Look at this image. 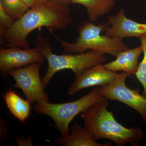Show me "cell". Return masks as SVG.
I'll return each mask as SVG.
<instances>
[{
    "instance_id": "6da1fadb",
    "label": "cell",
    "mask_w": 146,
    "mask_h": 146,
    "mask_svg": "<svg viewBox=\"0 0 146 146\" xmlns=\"http://www.w3.org/2000/svg\"><path fill=\"white\" fill-rule=\"evenodd\" d=\"M73 22L69 9L48 1L29 9L13 26L6 30L1 37V44H6L3 48H30L27 38L32 31L46 27L50 32H53L66 28Z\"/></svg>"
},
{
    "instance_id": "7a4b0ae2",
    "label": "cell",
    "mask_w": 146,
    "mask_h": 146,
    "mask_svg": "<svg viewBox=\"0 0 146 146\" xmlns=\"http://www.w3.org/2000/svg\"><path fill=\"white\" fill-rule=\"evenodd\" d=\"M108 100L105 98L80 113L85 130L96 141L106 139L118 146H138L144 138L143 130L138 127H126L118 122L113 112L108 110Z\"/></svg>"
},
{
    "instance_id": "3957f363",
    "label": "cell",
    "mask_w": 146,
    "mask_h": 146,
    "mask_svg": "<svg viewBox=\"0 0 146 146\" xmlns=\"http://www.w3.org/2000/svg\"><path fill=\"white\" fill-rule=\"evenodd\" d=\"M31 43L42 53L48 62V69L42 78L45 88L58 71L70 70L76 77L86 70L102 65L107 60L104 54L93 50L81 53L54 54L52 51L48 38L43 36L41 30H39L36 39Z\"/></svg>"
},
{
    "instance_id": "277c9868",
    "label": "cell",
    "mask_w": 146,
    "mask_h": 146,
    "mask_svg": "<svg viewBox=\"0 0 146 146\" xmlns=\"http://www.w3.org/2000/svg\"><path fill=\"white\" fill-rule=\"evenodd\" d=\"M109 26L107 22L96 25L91 21H83L78 27L79 36L74 43L66 42L54 34L53 32L50 33L67 54L81 53L93 50L116 57L118 53L128 48L123 39L102 34Z\"/></svg>"
},
{
    "instance_id": "5b68a950",
    "label": "cell",
    "mask_w": 146,
    "mask_h": 146,
    "mask_svg": "<svg viewBox=\"0 0 146 146\" xmlns=\"http://www.w3.org/2000/svg\"><path fill=\"white\" fill-rule=\"evenodd\" d=\"M105 98L100 91L99 86H95L89 93L74 101L60 104L36 102L32 109L36 114L50 117L54 121L56 129L62 137H65L70 133V124L77 115Z\"/></svg>"
},
{
    "instance_id": "8992f818",
    "label": "cell",
    "mask_w": 146,
    "mask_h": 146,
    "mask_svg": "<svg viewBox=\"0 0 146 146\" xmlns=\"http://www.w3.org/2000/svg\"><path fill=\"white\" fill-rule=\"evenodd\" d=\"M41 65L39 63H33L9 72L8 74L15 80L14 87L22 90L30 104L39 102H49L48 95L45 91L40 78Z\"/></svg>"
},
{
    "instance_id": "52a82bcc",
    "label": "cell",
    "mask_w": 146,
    "mask_h": 146,
    "mask_svg": "<svg viewBox=\"0 0 146 146\" xmlns=\"http://www.w3.org/2000/svg\"><path fill=\"white\" fill-rule=\"evenodd\" d=\"M129 76L124 72L118 74L111 83L99 86L100 91L106 99L121 102L136 110L146 123V97L140 94L139 89L127 87L126 80Z\"/></svg>"
},
{
    "instance_id": "ba28073f",
    "label": "cell",
    "mask_w": 146,
    "mask_h": 146,
    "mask_svg": "<svg viewBox=\"0 0 146 146\" xmlns=\"http://www.w3.org/2000/svg\"><path fill=\"white\" fill-rule=\"evenodd\" d=\"M46 58L37 48L21 49L20 47L1 48L0 49V71L4 78L9 72L33 63L43 65Z\"/></svg>"
},
{
    "instance_id": "9c48e42d",
    "label": "cell",
    "mask_w": 146,
    "mask_h": 146,
    "mask_svg": "<svg viewBox=\"0 0 146 146\" xmlns=\"http://www.w3.org/2000/svg\"><path fill=\"white\" fill-rule=\"evenodd\" d=\"M109 27L105 35L123 39L127 37L140 38L146 34V23H140L129 19L122 7L115 15L107 16Z\"/></svg>"
},
{
    "instance_id": "30bf717a",
    "label": "cell",
    "mask_w": 146,
    "mask_h": 146,
    "mask_svg": "<svg viewBox=\"0 0 146 146\" xmlns=\"http://www.w3.org/2000/svg\"><path fill=\"white\" fill-rule=\"evenodd\" d=\"M118 74L108 70L103 64L94 66L76 77L69 88L68 95L74 96L88 87L108 85L115 80Z\"/></svg>"
},
{
    "instance_id": "8fae6325",
    "label": "cell",
    "mask_w": 146,
    "mask_h": 146,
    "mask_svg": "<svg viewBox=\"0 0 146 146\" xmlns=\"http://www.w3.org/2000/svg\"><path fill=\"white\" fill-rule=\"evenodd\" d=\"M142 53L143 49L141 46L133 48H128L118 53L115 60L104 65L113 72L122 71L129 75L135 76L139 64V57Z\"/></svg>"
},
{
    "instance_id": "7c38bea8",
    "label": "cell",
    "mask_w": 146,
    "mask_h": 146,
    "mask_svg": "<svg viewBox=\"0 0 146 146\" xmlns=\"http://www.w3.org/2000/svg\"><path fill=\"white\" fill-rule=\"evenodd\" d=\"M54 142L63 146H110L112 144L110 142L97 143L84 127L77 123L71 126L70 133L68 136L56 139Z\"/></svg>"
},
{
    "instance_id": "4fadbf2b",
    "label": "cell",
    "mask_w": 146,
    "mask_h": 146,
    "mask_svg": "<svg viewBox=\"0 0 146 146\" xmlns=\"http://www.w3.org/2000/svg\"><path fill=\"white\" fill-rule=\"evenodd\" d=\"M3 99L11 114L21 123L25 122L31 110L29 101L23 99L11 89L6 92Z\"/></svg>"
},
{
    "instance_id": "5bb4252c",
    "label": "cell",
    "mask_w": 146,
    "mask_h": 146,
    "mask_svg": "<svg viewBox=\"0 0 146 146\" xmlns=\"http://www.w3.org/2000/svg\"><path fill=\"white\" fill-rule=\"evenodd\" d=\"M70 4H77L86 7L88 18L95 23L100 17L109 13L116 4L115 0H70Z\"/></svg>"
},
{
    "instance_id": "9a60e30c",
    "label": "cell",
    "mask_w": 146,
    "mask_h": 146,
    "mask_svg": "<svg viewBox=\"0 0 146 146\" xmlns=\"http://www.w3.org/2000/svg\"><path fill=\"white\" fill-rule=\"evenodd\" d=\"M0 3L15 21L21 18L29 9L22 0H0Z\"/></svg>"
},
{
    "instance_id": "2e32d148",
    "label": "cell",
    "mask_w": 146,
    "mask_h": 146,
    "mask_svg": "<svg viewBox=\"0 0 146 146\" xmlns=\"http://www.w3.org/2000/svg\"><path fill=\"white\" fill-rule=\"evenodd\" d=\"M139 39L141 41L143 56L139 63L135 76L143 88V95L146 97V34Z\"/></svg>"
},
{
    "instance_id": "e0dca14e",
    "label": "cell",
    "mask_w": 146,
    "mask_h": 146,
    "mask_svg": "<svg viewBox=\"0 0 146 146\" xmlns=\"http://www.w3.org/2000/svg\"><path fill=\"white\" fill-rule=\"evenodd\" d=\"M15 21L8 14L0 3V36L1 37L6 30L11 28L15 23Z\"/></svg>"
},
{
    "instance_id": "ac0fdd59",
    "label": "cell",
    "mask_w": 146,
    "mask_h": 146,
    "mask_svg": "<svg viewBox=\"0 0 146 146\" xmlns=\"http://www.w3.org/2000/svg\"><path fill=\"white\" fill-rule=\"evenodd\" d=\"M7 125V122L5 120L0 119V139L2 142L6 138L8 133Z\"/></svg>"
},
{
    "instance_id": "d6986e66",
    "label": "cell",
    "mask_w": 146,
    "mask_h": 146,
    "mask_svg": "<svg viewBox=\"0 0 146 146\" xmlns=\"http://www.w3.org/2000/svg\"><path fill=\"white\" fill-rule=\"evenodd\" d=\"M33 139V137L32 136H29L26 138L16 137V142L18 145L19 146H32Z\"/></svg>"
},
{
    "instance_id": "ffe728a7",
    "label": "cell",
    "mask_w": 146,
    "mask_h": 146,
    "mask_svg": "<svg viewBox=\"0 0 146 146\" xmlns=\"http://www.w3.org/2000/svg\"><path fill=\"white\" fill-rule=\"evenodd\" d=\"M50 1L64 8L69 9V4H70V0H49Z\"/></svg>"
},
{
    "instance_id": "44dd1931",
    "label": "cell",
    "mask_w": 146,
    "mask_h": 146,
    "mask_svg": "<svg viewBox=\"0 0 146 146\" xmlns=\"http://www.w3.org/2000/svg\"><path fill=\"white\" fill-rule=\"evenodd\" d=\"M23 3L29 9L36 5V0H22Z\"/></svg>"
},
{
    "instance_id": "7402d4cb",
    "label": "cell",
    "mask_w": 146,
    "mask_h": 146,
    "mask_svg": "<svg viewBox=\"0 0 146 146\" xmlns=\"http://www.w3.org/2000/svg\"><path fill=\"white\" fill-rule=\"evenodd\" d=\"M49 0H36V5L44 3L47 2Z\"/></svg>"
}]
</instances>
